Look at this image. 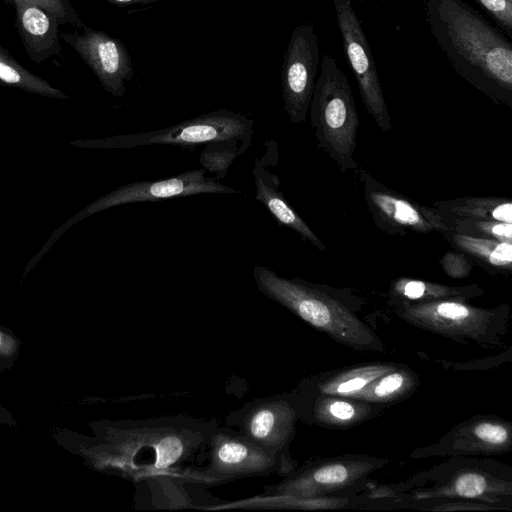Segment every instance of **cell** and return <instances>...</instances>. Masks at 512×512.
<instances>
[{
	"instance_id": "20",
	"label": "cell",
	"mask_w": 512,
	"mask_h": 512,
	"mask_svg": "<svg viewBox=\"0 0 512 512\" xmlns=\"http://www.w3.org/2000/svg\"><path fill=\"white\" fill-rule=\"evenodd\" d=\"M396 365L391 362H372L329 371L311 377L299 386V391L310 394L353 397L366 385Z\"/></svg>"
},
{
	"instance_id": "31",
	"label": "cell",
	"mask_w": 512,
	"mask_h": 512,
	"mask_svg": "<svg viewBox=\"0 0 512 512\" xmlns=\"http://www.w3.org/2000/svg\"><path fill=\"white\" fill-rule=\"evenodd\" d=\"M444 271L452 278L467 277L472 270V263L462 252H447L440 260Z\"/></svg>"
},
{
	"instance_id": "24",
	"label": "cell",
	"mask_w": 512,
	"mask_h": 512,
	"mask_svg": "<svg viewBox=\"0 0 512 512\" xmlns=\"http://www.w3.org/2000/svg\"><path fill=\"white\" fill-rule=\"evenodd\" d=\"M443 236L460 252L488 267L511 270L512 242L447 231Z\"/></svg>"
},
{
	"instance_id": "7",
	"label": "cell",
	"mask_w": 512,
	"mask_h": 512,
	"mask_svg": "<svg viewBox=\"0 0 512 512\" xmlns=\"http://www.w3.org/2000/svg\"><path fill=\"white\" fill-rule=\"evenodd\" d=\"M253 127L254 121L247 115L222 108L155 131L77 139L70 141V145L85 149H130L150 145L194 148L210 141L235 138L246 152L252 145Z\"/></svg>"
},
{
	"instance_id": "13",
	"label": "cell",
	"mask_w": 512,
	"mask_h": 512,
	"mask_svg": "<svg viewBox=\"0 0 512 512\" xmlns=\"http://www.w3.org/2000/svg\"><path fill=\"white\" fill-rule=\"evenodd\" d=\"M319 64L314 25L308 22L298 25L290 36L281 66L284 110L291 124H300L306 119Z\"/></svg>"
},
{
	"instance_id": "11",
	"label": "cell",
	"mask_w": 512,
	"mask_h": 512,
	"mask_svg": "<svg viewBox=\"0 0 512 512\" xmlns=\"http://www.w3.org/2000/svg\"><path fill=\"white\" fill-rule=\"evenodd\" d=\"M299 419L295 392L254 399L231 412L226 423L269 453L292 463L289 445Z\"/></svg>"
},
{
	"instance_id": "19",
	"label": "cell",
	"mask_w": 512,
	"mask_h": 512,
	"mask_svg": "<svg viewBox=\"0 0 512 512\" xmlns=\"http://www.w3.org/2000/svg\"><path fill=\"white\" fill-rule=\"evenodd\" d=\"M16 11V27L29 58L39 64L59 55V22L44 8L26 0H10Z\"/></svg>"
},
{
	"instance_id": "23",
	"label": "cell",
	"mask_w": 512,
	"mask_h": 512,
	"mask_svg": "<svg viewBox=\"0 0 512 512\" xmlns=\"http://www.w3.org/2000/svg\"><path fill=\"white\" fill-rule=\"evenodd\" d=\"M418 385V375L409 367L397 364L362 388L352 398L382 406L407 398Z\"/></svg>"
},
{
	"instance_id": "12",
	"label": "cell",
	"mask_w": 512,
	"mask_h": 512,
	"mask_svg": "<svg viewBox=\"0 0 512 512\" xmlns=\"http://www.w3.org/2000/svg\"><path fill=\"white\" fill-rule=\"evenodd\" d=\"M342 45L368 113L385 132L391 118L368 39L350 0H332Z\"/></svg>"
},
{
	"instance_id": "21",
	"label": "cell",
	"mask_w": 512,
	"mask_h": 512,
	"mask_svg": "<svg viewBox=\"0 0 512 512\" xmlns=\"http://www.w3.org/2000/svg\"><path fill=\"white\" fill-rule=\"evenodd\" d=\"M483 294L477 285L450 286L411 278H399L390 288L391 302L418 303L443 299L468 301Z\"/></svg>"
},
{
	"instance_id": "27",
	"label": "cell",
	"mask_w": 512,
	"mask_h": 512,
	"mask_svg": "<svg viewBox=\"0 0 512 512\" xmlns=\"http://www.w3.org/2000/svg\"><path fill=\"white\" fill-rule=\"evenodd\" d=\"M351 504L347 497L319 496L307 498L263 497L256 496L240 501L236 507L245 508H281V509H339Z\"/></svg>"
},
{
	"instance_id": "30",
	"label": "cell",
	"mask_w": 512,
	"mask_h": 512,
	"mask_svg": "<svg viewBox=\"0 0 512 512\" xmlns=\"http://www.w3.org/2000/svg\"><path fill=\"white\" fill-rule=\"evenodd\" d=\"M38 5L52 14L59 24H71L76 28H83L81 21L74 7L69 0H26Z\"/></svg>"
},
{
	"instance_id": "17",
	"label": "cell",
	"mask_w": 512,
	"mask_h": 512,
	"mask_svg": "<svg viewBox=\"0 0 512 512\" xmlns=\"http://www.w3.org/2000/svg\"><path fill=\"white\" fill-rule=\"evenodd\" d=\"M265 147L264 155L255 159L252 169L256 200L268 210L279 224L292 229L303 240L323 251L325 245L288 203L280 190L278 175L270 170V167L274 166L278 160L277 142L275 140L266 141Z\"/></svg>"
},
{
	"instance_id": "4",
	"label": "cell",
	"mask_w": 512,
	"mask_h": 512,
	"mask_svg": "<svg viewBox=\"0 0 512 512\" xmlns=\"http://www.w3.org/2000/svg\"><path fill=\"white\" fill-rule=\"evenodd\" d=\"M393 488L394 498L408 502L454 498L505 504L512 497V469L491 459L455 456Z\"/></svg>"
},
{
	"instance_id": "29",
	"label": "cell",
	"mask_w": 512,
	"mask_h": 512,
	"mask_svg": "<svg viewBox=\"0 0 512 512\" xmlns=\"http://www.w3.org/2000/svg\"><path fill=\"white\" fill-rule=\"evenodd\" d=\"M504 34L512 37V0H475Z\"/></svg>"
},
{
	"instance_id": "9",
	"label": "cell",
	"mask_w": 512,
	"mask_h": 512,
	"mask_svg": "<svg viewBox=\"0 0 512 512\" xmlns=\"http://www.w3.org/2000/svg\"><path fill=\"white\" fill-rule=\"evenodd\" d=\"M387 462L384 458L363 454L321 459L290 471L283 481L265 487L259 496L307 498L331 495L354 486Z\"/></svg>"
},
{
	"instance_id": "22",
	"label": "cell",
	"mask_w": 512,
	"mask_h": 512,
	"mask_svg": "<svg viewBox=\"0 0 512 512\" xmlns=\"http://www.w3.org/2000/svg\"><path fill=\"white\" fill-rule=\"evenodd\" d=\"M433 208L444 219L472 218L512 223V202L500 197H462L436 201Z\"/></svg>"
},
{
	"instance_id": "1",
	"label": "cell",
	"mask_w": 512,
	"mask_h": 512,
	"mask_svg": "<svg viewBox=\"0 0 512 512\" xmlns=\"http://www.w3.org/2000/svg\"><path fill=\"white\" fill-rule=\"evenodd\" d=\"M219 425L187 415L99 424L95 464L141 484L160 478L199 483L195 467L207 457L208 442Z\"/></svg>"
},
{
	"instance_id": "14",
	"label": "cell",
	"mask_w": 512,
	"mask_h": 512,
	"mask_svg": "<svg viewBox=\"0 0 512 512\" xmlns=\"http://www.w3.org/2000/svg\"><path fill=\"white\" fill-rule=\"evenodd\" d=\"M512 449V423L496 415H476L453 426L437 442L414 450L412 458L490 456Z\"/></svg>"
},
{
	"instance_id": "26",
	"label": "cell",
	"mask_w": 512,
	"mask_h": 512,
	"mask_svg": "<svg viewBox=\"0 0 512 512\" xmlns=\"http://www.w3.org/2000/svg\"><path fill=\"white\" fill-rule=\"evenodd\" d=\"M244 153L245 150L238 139L215 140L204 144L199 161L206 172L214 174V178L221 181L233 162Z\"/></svg>"
},
{
	"instance_id": "2",
	"label": "cell",
	"mask_w": 512,
	"mask_h": 512,
	"mask_svg": "<svg viewBox=\"0 0 512 512\" xmlns=\"http://www.w3.org/2000/svg\"><path fill=\"white\" fill-rule=\"evenodd\" d=\"M425 20L454 71L494 102L512 106V44L463 0H424Z\"/></svg>"
},
{
	"instance_id": "18",
	"label": "cell",
	"mask_w": 512,
	"mask_h": 512,
	"mask_svg": "<svg viewBox=\"0 0 512 512\" xmlns=\"http://www.w3.org/2000/svg\"><path fill=\"white\" fill-rule=\"evenodd\" d=\"M299 419L330 429H347L375 416L381 405L352 397L295 392Z\"/></svg>"
},
{
	"instance_id": "5",
	"label": "cell",
	"mask_w": 512,
	"mask_h": 512,
	"mask_svg": "<svg viewBox=\"0 0 512 512\" xmlns=\"http://www.w3.org/2000/svg\"><path fill=\"white\" fill-rule=\"evenodd\" d=\"M310 121L318 146L342 172L355 169L354 160L359 117L355 99L344 72L335 58L324 54L310 102Z\"/></svg>"
},
{
	"instance_id": "34",
	"label": "cell",
	"mask_w": 512,
	"mask_h": 512,
	"mask_svg": "<svg viewBox=\"0 0 512 512\" xmlns=\"http://www.w3.org/2000/svg\"><path fill=\"white\" fill-rule=\"evenodd\" d=\"M361 2H367V1H376V2H385V1H391V0H359Z\"/></svg>"
},
{
	"instance_id": "28",
	"label": "cell",
	"mask_w": 512,
	"mask_h": 512,
	"mask_svg": "<svg viewBox=\"0 0 512 512\" xmlns=\"http://www.w3.org/2000/svg\"><path fill=\"white\" fill-rule=\"evenodd\" d=\"M442 221L447 226L448 230L452 232L473 237L512 242V223L472 218H442Z\"/></svg>"
},
{
	"instance_id": "8",
	"label": "cell",
	"mask_w": 512,
	"mask_h": 512,
	"mask_svg": "<svg viewBox=\"0 0 512 512\" xmlns=\"http://www.w3.org/2000/svg\"><path fill=\"white\" fill-rule=\"evenodd\" d=\"M237 193L240 191L222 184L214 177L206 176V171L203 168L184 171L166 179L135 181L125 184L100 196L56 228L36 255L28 261L24 267L23 276H26L42 260L69 228L96 213L124 204L156 202L198 194Z\"/></svg>"
},
{
	"instance_id": "32",
	"label": "cell",
	"mask_w": 512,
	"mask_h": 512,
	"mask_svg": "<svg viewBox=\"0 0 512 512\" xmlns=\"http://www.w3.org/2000/svg\"><path fill=\"white\" fill-rule=\"evenodd\" d=\"M107 2L117 6H131L136 4H151L160 0H106Z\"/></svg>"
},
{
	"instance_id": "6",
	"label": "cell",
	"mask_w": 512,
	"mask_h": 512,
	"mask_svg": "<svg viewBox=\"0 0 512 512\" xmlns=\"http://www.w3.org/2000/svg\"><path fill=\"white\" fill-rule=\"evenodd\" d=\"M391 303L393 312L407 323L454 340L499 347L508 333L507 304L486 309L458 299Z\"/></svg>"
},
{
	"instance_id": "16",
	"label": "cell",
	"mask_w": 512,
	"mask_h": 512,
	"mask_svg": "<svg viewBox=\"0 0 512 512\" xmlns=\"http://www.w3.org/2000/svg\"><path fill=\"white\" fill-rule=\"evenodd\" d=\"M367 206L375 224L393 235H404L407 231L429 233L448 231L441 216L433 207L422 206L403 197L361 173Z\"/></svg>"
},
{
	"instance_id": "15",
	"label": "cell",
	"mask_w": 512,
	"mask_h": 512,
	"mask_svg": "<svg viewBox=\"0 0 512 512\" xmlns=\"http://www.w3.org/2000/svg\"><path fill=\"white\" fill-rule=\"evenodd\" d=\"M59 36L90 67L106 92L114 97L125 94L126 84L133 78L134 67L121 40L86 25L83 33L60 32Z\"/></svg>"
},
{
	"instance_id": "10",
	"label": "cell",
	"mask_w": 512,
	"mask_h": 512,
	"mask_svg": "<svg viewBox=\"0 0 512 512\" xmlns=\"http://www.w3.org/2000/svg\"><path fill=\"white\" fill-rule=\"evenodd\" d=\"M206 459L207 465L198 473L202 484L226 483L273 472L288 474L293 469V463L269 453L231 427H217L209 439Z\"/></svg>"
},
{
	"instance_id": "3",
	"label": "cell",
	"mask_w": 512,
	"mask_h": 512,
	"mask_svg": "<svg viewBox=\"0 0 512 512\" xmlns=\"http://www.w3.org/2000/svg\"><path fill=\"white\" fill-rule=\"evenodd\" d=\"M258 290L336 342L362 352H385L378 335L354 312L319 287L287 279L260 265L253 268Z\"/></svg>"
},
{
	"instance_id": "25",
	"label": "cell",
	"mask_w": 512,
	"mask_h": 512,
	"mask_svg": "<svg viewBox=\"0 0 512 512\" xmlns=\"http://www.w3.org/2000/svg\"><path fill=\"white\" fill-rule=\"evenodd\" d=\"M0 85L47 98L68 99L63 91L27 70L3 47H0Z\"/></svg>"
},
{
	"instance_id": "33",
	"label": "cell",
	"mask_w": 512,
	"mask_h": 512,
	"mask_svg": "<svg viewBox=\"0 0 512 512\" xmlns=\"http://www.w3.org/2000/svg\"><path fill=\"white\" fill-rule=\"evenodd\" d=\"M6 347V337L0 332V350Z\"/></svg>"
}]
</instances>
